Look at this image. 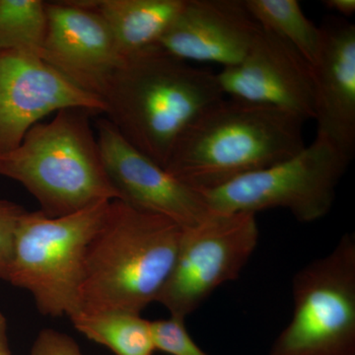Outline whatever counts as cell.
<instances>
[{
	"label": "cell",
	"mask_w": 355,
	"mask_h": 355,
	"mask_svg": "<svg viewBox=\"0 0 355 355\" xmlns=\"http://www.w3.org/2000/svg\"><path fill=\"white\" fill-rule=\"evenodd\" d=\"M224 97L216 72L154 46L123 60L102 100L121 137L164 168L184 130Z\"/></svg>",
	"instance_id": "obj_1"
},
{
	"label": "cell",
	"mask_w": 355,
	"mask_h": 355,
	"mask_svg": "<svg viewBox=\"0 0 355 355\" xmlns=\"http://www.w3.org/2000/svg\"><path fill=\"white\" fill-rule=\"evenodd\" d=\"M304 123L282 110L224 97L184 130L164 169L193 190H216L302 150Z\"/></svg>",
	"instance_id": "obj_2"
},
{
	"label": "cell",
	"mask_w": 355,
	"mask_h": 355,
	"mask_svg": "<svg viewBox=\"0 0 355 355\" xmlns=\"http://www.w3.org/2000/svg\"><path fill=\"white\" fill-rule=\"evenodd\" d=\"M183 229L123 200L110 202L89 244L77 312L140 315L156 302L176 261Z\"/></svg>",
	"instance_id": "obj_3"
},
{
	"label": "cell",
	"mask_w": 355,
	"mask_h": 355,
	"mask_svg": "<svg viewBox=\"0 0 355 355\" xmlns=\"http://www.w3.org/2000/svg\"><path fill=\"white\" fill-rule=\"evenodd\" d=\"M94 114L64 109L37 123L19 146L0 155V176L22 184L50 217L120 200L103 163Z\"/></svg>",
	"instance_id": "obj_4"
},
{
	"label": "cell",
	"mask_w": 355,
	"mask_h": 355,
	"mask_svg": "<svg viewBox=\"0 0 355 355\" xmlns=\"http://www.w3.org/2000/svg\"><path fill=\"white\" fill-rule=\"evenodd\" d=\"M109 202L64 216L41 210L21 216L6 282L30 292L44 316L70 317L78 311L89 244Z\"/></svg>",
	"instance_id": "obj_5"
},
{
	"label": "cell",
	"mask_w": 355,
	"mask_h": 355,
	"mask_svg": "<svg viewBox=\"0 0 355 355\" xmlns=\"http://www.w3.org/2000/svg\"><path fill=\"white\" fill-rule=\"evenodd\" d=\"M291 323L270 355H355V236L299 270Z\"/></svg>",
	"instance_id": "obj_6"
},
{
	"label": "cell",
	"mask_w": 355,
	"mask_h": 355,
	"mask_svg": "<svg viewBox=\"0 0 355 355\" xmlns=\"http://www.w3.org/2000/svg\"><path fill=\"white\" fill-rule=\"evenodd\" d=\"M352 160L316 135L295 155L202 193L214 212L256 214L280 207L299 221H316L330 211L338 184Z\"/></svg>",
	"instance_id": "obj_7"
},
{
	"label": "cell",
	"mask_w": 355,
	"mask_h": 355,
	"mask_svg": "<svg viewBox=\"0 0 355 355\" xmlns=\"http://www.w3.org/2000/svg\"><path fill=\"white\" fill-rule=\"evenodd\" d=\"M259 237L252 212H214L184 228L176 261L156 302L171 316L186 320L219 286L238 279Z\"/></svg>",
	"instance_id": "obj_8"
},
{
	"label": "cell",
	"mask_w": 355,
	"mask_h": 355,
	"mask_svg": "<svg viewBox=\"0 0 355 355\" xmlns=\"http://www.w3.org/2000/svg\"><path fill=\"white\" fill-rule=\"evenodd\" d=\"M71 108L106 111L100 98L76 87L39 55L0 51V155L19 146L49 114Z\"/></svg>",
	"instance_id": "obj_9"
},
{
	"label": "cell",
	"mask_w": 355,
	"mask_h": 355,
	"mask_svg": "<svg viewBox=\"0 0 355 355\" xmlns=\"http://www.w3.org/2000/svg\"><path fill=\"white\" fill-rule=\"evenodd\" d=\"M225 97L315 119L312 65L291 44L261 28L239 64L217 72Z\"/></svg>",
	"instance_id": "obj_10"
},
{
	"label": "cell",
	"mask_w": 355,
	"mask_h": 355,
	"mask_svg": "<svg viewBox=\"0 0 355 355\" xmlns=\"http://www.w3.org/2000/svg\"><path fill=\"white\" fill-rule=\"evenodd\" d=\"M94 128L103 163L120 200L168 217L183 228L214 214L200 191L178 181L128 144L108 119H98Z\"/></svg>",
	"instance_id": "obj_11"
},
{
	"label": "cell",
	"mask_w": 355,
	"mask_h": 355,
	"mask_svg": "<svg viewBox=\"0 0 355 355\" xmlns=\"http://www.w3.org/2000/svg\"><path fill=\"white\" fill-rule=\"evenodd\" d=\"M46 9L48 24L40 57L76 87L102 100L125 60L108 28L78 0L46 2Z\"/></svg>",
	"instance_id": "obj_12"
},
{
	"label": "cell",
	"mask_w": 355,
	"mask_h": 355,
	"mask_svg": "<svg viewBox=\"0 0 355 355\" xmlns=\"http://www.w3.org/2000/svg\"><path fill=\"white\" fill-rule=\"evenodd\" d=\"M261 27L244 0H184L156 46L184 62L239 64Z\"/></svg>",
	"instance_id": "obj_13"
},
{
	"label": "cell",
	"mask_w": 355,
	"mask_h": 355,
	"mask_svg": "<svg viewBox=\"0 0 355 355\" xmlns=\"http://www.w3.org/2000/svg\"><path fill=\"white\" fill-rule=\"evenodd\" d=\"M319 55L313 65L317 135L347 157L355 150V26L329 20L320 27Z\"/></svg>",
	"instance_id": "obj_14"
},
{
	"label": "cell",
	"mask_w": 355,
	"mask_h": 355,
	"mask_svg": "<svg viewBox=\"0 0 355 355\" xmlns=\"http://www.w3.org/2000/svg\"><path fill=\"white\" fill-rule=\"evenodd\" d=\"M78 1L101 18L123 60L156 46L184 3V0Z\"/></svg>",
	"instance_id": "obj_15"
},
{
	"label": "cell",
	"mask_w": 355,
	"mask_h": 355,
	"mask_svg": "<svg viewBox=\"0 0 355 355\" xmlns=\"http://www.w3.org/2000/svg\"><path fill=\"white\" fill-rule=\"evenodd\" d=\"M69 319L79 333L116 355H153L156 352L151 321L139 314L76 312Z\"/></svg>",
	"instance_id": "obj_16"
},
{
	"label": "cell",
	"mask_w": 355,
	"mask_h": 355,
	"mask_svg": "<svg viewBox=\"0 0 355 355\" xmlns=\"http://www.w3.org/2000/svg\"><path fill=\"white\" fill-rule=\"evenodd\" d=\"M261 28L291 44L311 65L321 46V29L306 17L297 0H244Z\"/></svg>",
	"instance_id": "obj_17"
},
{
	"label": "cell",
	"mask_w": 355,
	"mask_h": 355,
	"mask_svg": "<svg viewBox=\"0 0 355 355\" xmlns=\"http://www.w3.org/2000/svg\"><path fill=\"white\" fill-rule=\"evenodd\" d=\"M46 24V2L0 0V51H29L40 55Z\"/></svg>",
	"instance_id": "obj_18"
},
{
	"label": "cell",
	"mask_w": 355,
	"mask_h": 355,
	"mask_svg": "<svg viewBox=\"0 0 355 355\" xmlns=\"http://www.w3.org/2000/svg\"><path fill=\"white\" fill-rule=\"evenodd\" d=\"M151 328L156 350L170 355H207L193 342L184 319L171 316L151 321Z\"/></svg>",
	"instance_id": "obj_19"
},
{
	"label": "cell",
	"mask_w": 355,
	"mask_h": 355,
	"mask_svg": "<svg viewBox=\"0 0 355 355\" xmlns=\"http://www.w3.org/2000/svg\"><path fill=\"white\" fill-rule=\"evenodd\" d=\"M26 210L9 200L0 198V279H7L14 234L21 216Z\"/></svg>",
	"instance_id": "obj_20"
},
{
	"label": "cell",
	"mask_w": 355,
	"mask_h": 355,
	"mask_svg": "<svg viewBox=\"0 0 355 355\" xmlns=\"http://www.w3.org/2000/svg\"><path fill=\"white\" fill-rule=\"evenodd\" d=\"M30 355H83L78 343L67 334L44 329L33 343Z\"/></svg>",
	"instance_id": "obj_21"
},
{
	"label": "cell",
	"mask_w": 355,
	"mask_h": 355,
	"mask_svg": "<svg viewBox=\"0 0 355 355\" xmlns=\"http://www.w3.org/2000/svg\"><path fill=\"white\" fill-rule=\"evenodd\" d=\"M323 3L331 10L347 17L354 15L355 12V0H324Z\"/></svg>",
	"instance_id": "obj_22"
},
{
	"label": "cell",
	"mask_w": 355,
	"mask_h": 355,
	"mask_svg": "<svg viewBox=\"0 0 355 355\" xmlns=\"http://www.w3.org/2000/svg\"><path fill=\"white\" fill-rule=\"evenodd\" d=\"M0 355H11L7 336V320L0 312Z\"/></svg>",
	"instance_id": "obj_23"
}]
</instances>
